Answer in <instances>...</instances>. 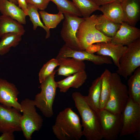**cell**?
Segmentation results:
<instances>
[{
    "instance_id": "26",
    "label": "cell",
    "mask_w": 140,
    "mask_h": 140,
    "mask_svg": "<svg viewBox=\"0 0 140 140\" xmlns=\"http://www.w3.org/2000/svg\"><path fill=\"white\" fill-rule=\"evenodd\" d=\"M111 73L106 68L100 76L101 78L100 110L104 109L109 98L110 90V78Z\"/></svg>"
},
{
    "instance_id": "30",
    "label": "cell",
    "mask_w": 140,
    "mask_h": 140,
    "mask_svg": "<svg viewBox=\"0 0 140 140\" xmlns=\"http://www.w3.org/2000/svg\"><path fill=\"white\" fill-rule=\"evenodd\" d=\"M28 12L27 16L30 17V20L33 25V29L36 30L38 26L43 29L46 32L45 38L47 39L50 36V29L46 27L41 21L38 11V9L36 7L27 4Z\"/></svg>"
},
{
    "instance_id": "15",
    "label": "cell",
    "mask_w": 140,
    "mask_h": 140,
    "mask_svg": "<svg viewBox=\"0 0 140 140\" xmlns=\"http://www.w3.org/2000/svg\"><path fill=\"white\" fill-rule=\"evenodd\" d=\"M59 67L57 70L59 75L68 76L74 74L85 71L86 64L83 61L73 58L56 57Z\"/></svg>"
},
{
    "instance_id": "19",
    "label": "cell",
    "mask_w": 140,
    "mask_h": 140,
    "mask_svg": "<svg viewBox=\"0 0 140 140\" xmlns=\"http://www.w3.org/2000/svg\"><path fill=\"white\" fill-rule=\"evenodd\" d=\"M0 12L22 24H26V16L19 6L8 0H0Z\"/></svg>"
},
{
    "instance_id": "4",
    "label": "cell",
    "mask_w": 140,
    "mask_h": 140,
    "mask_svg": "<svg viewBox=\"0 0 140 140\" xmlns=\"http://www.w3.org/2000/svg\"><path fill=\"white\" fill-rule=\"evenodd\" d=\"M109 98L103 109L115 113H121L129 99L128 87L116 72L111 73Z\"/></svg>"
},
{
    "instance_id": "14",
    "label": "cell",
    "mask_w": 140,
    "mask_h": 140,
    "mask_svg": "<svg viewBox=\"0 0 140 140\" xmlns=\"http://www.w3.org/2000/svg\"><path fill=\"white\" fill-rule=\"evenodd\" d=\"M140 30L134 26L123 22L111 41L114 43L127 46L140 38Z\"/></svg>"
},
{
    "instance_id": "6",
    "label": "cell",
    "mask_w": 140,
    "mask_h": 140,
    "mask_svg": "<svg viewBox=\"0 0 140 140\" xmlns=\"http://www.w3.org/2000/svg\"><path fill=\"white\" fill-rule=\"evenodd\" d=\"M122 125L120 136L132 135L140 138V105L129 98L121 113Z\"/></svg>"
},
{
    "instance_id": "36",
    "label": "cell",
    "mask_w": 140,
    "mask_h": 140,
    "mask_svg": "<svg viewBox=\"0 0 140 140\" xmlns=\"http://www.w3.org/2000/svg\"><path fill=\"white\" fill-rule=\"evenodd\" d=\"M99 6L111 2H116L121 3L122 0H93Z\"/></svg>"
},
{
    "instance_id": "25",
    "label": "cell",
    "mask_w": 140,
    "mask_h": 140,
    "mask_svg": "<svg viewBox=\"0 0 140 140\" xmlns=\"http://www.w3.org/2000/svg\"><path fill=\"white\" fill-rule=\"evenodd\" d=\"M22 35L15 33L4 34L1 38L0 41V55L5 54L10 51L11 47H15L22 40Z\"/></svg>"
},
{
    "instance_id": "11",
    "label": "cell",
    "mask_w": 140,
    "mask_h": 140,
    "mask_svg": "<svg viewBox=\"0 0 140 140\" xmlns=\"http://www.w3.org/2000/svg\"><path fill=\"white\" fill-rule=\"evenodd\" d=\"M16 108L0 104V132H13L22 131V115Z\"/></svg>"
},
{
    "instance_id": "7",
    "label": "cell",
    "mask_w": 140,
    "mask_h": 140,
    "mask_svg": "<svg viewBox=\"0 0 140 140\" xmlns=\"http://www.w3.org/2000/svg\"><path fill=\"white\" fill-rule=\"evenodd\" d=\"M120 58L116 72L125 79L140 67V38L127 46Z\"/></svg>"
},
{
    "instance_id": "1",
    "label": "cell",
    "mask_w": 140,
    "mask_h": 140,
    "mask_svg": "<svg viewBox=\"0 0 140 140\" xmlns=\"http://www.w3.org/2000/svg\"><path fill=\"white\" fill-rule=\"evenodd\" d=\"M72 96L81 118L83 136L87 140L102 139L98 115L88 103L86 96L76 92L73 93Z\"/></svg>"
},
{
    "instance_id": "12",
    "label": "cell",
    "mask_w": 140,
    "mask_h": 140,
    "mask_svg": "<svg viewBox=\"0 0 140 140\" xmlns=\"http://www.w3.org/2000/svg\"><path fill=\"white\" fill-rule=\"evenodd\" d=\"M97 19V15H93L85 18L80 23L76 37L82 50H86L93 44L94 32Z\"/></svg>"
},
{
    "instance_id": "3",
    "label": "cell",
    "mask_w": 140,
    "mask_h": 140,
    "mask_svg": "<svg viewBox=\"0 0 140 140\" xmlns=\"http://www.w3.org/2000/svg\"><path fill=\"white\" fill-rule=\"evenodd\" d=\"M57 70L40 83L41 89L33 100L36 107L39 109L46 117L50 118L54 115L53 106L58 88L57 82L55 80V76Z\"/></svg>"
},
{
    "instance_id": "9",
    "label": "cell",
    "mask_w": 140,
    "mask_h": 140,
    "mask_svg": "<svg viewBox=\"0 0 140 140\" xmlns=\"http://www.w3.org/2000/svg\"><path fill=\"white\" fill-rule=\"evenodd\" d=\"M64 20L61 30V36L65 44L70 48L82 50L77 37V31L80 23L85 18L68 13L63 14Z\"/></svg>"
},
{
    "instance_id": "5",
    "label": "cell",
    "mask_w": 140,
    "mask_h": 140,
    "mask_svg": "<svg viewBox=\"0 0 140 140\" xmlns=\"http://www.w3.org/2000/svg\"><path fill=\"white\" fill-rule=\"evenodd\" d=\"M20 104L23 113L20 119L21 130L25 138L30 140L33 133L41 129L43 120L36 111L33 100L26 99Z\"/></svg>"
},
{
    "instance_id": "10",
    "label": "cell",
    "mask_w": 140,
    "mask_h": 140,
    "mask_svg": "<svg viewBox=\"0 0 140 140\" xmlns=\"http://www.w3.org/2000/svg\"><path fill=\"white\" fill-rule=\"evenodd\" d=\"M57 57L73 58L82 61L87 60L97 65L113 64L111 58L109 57L98 54L96 55L86 50L73 49L65 44L60 50Z\"/></svg>"
},
{
    "instance_id": "20",
    "label": "cell",
    "mask_w": 140,
    "mask_h": 140,
    "mask_svg": "<svg viewBox=\"0 0 140 140\" xmlns=\"http://www.w3.org/2000/svg\"><path fill=\"white\" fill-rule=\"evenodd\" d=\"M99 10L109 20L118 23L124 22V15L121 3L114 2L100 6Z\"/></svg>"
},
{
    "instance_id": "23",
    "label": "cell",
    "mask_w": 140,
    "mask_h": 140,
    "mask_svg": "<svg viewBox=\"0 0 140 140\" xmlns=\"http://www.w3.org/2000/svg\"><path fill=\"white\" fill-rule=\"evenodd\" d=\"M129 77L127 82L129 97L140 105V67Z\"/></svg>"
},
{
    "instance_id": "13",
    "label": "cell",
    "mask_w": 140,
    "mask_h": 140,
    "mask_svg": "<svg viewBox=\"0 0 140 140\" xmlns=\"http://www.w3.org/2000/svg\"><path fill=\"white\" fill-rule=\"evenodd\" d=\"M19 93L14 84L0 78V104L14 108L22 112L20 104L18 101Z\"/></svg>"
},
{
    "instance_id": "8",
    "label": "cell",
    "mask_w": 140,
    "mask_h": 140,
    "mask_svg": "<svg viewBox=\"0 0 140 140\" xmlns=\"http://www.w3.org/2000/svg\"><path fill=\"white\" fill-rule=\"evenodd\" d=\"M97 114L103 138L106 140L116 139L122 127L121 113H113L103 109L100 110Z\"/></svg>"
},
{
    "instance_id": "22",
    "label": "cell",
    "mask_w": 140,
    "mask_h": 140,
    "mask_svg": "<svg viewBox=\"0 0 140 140\" xmlns=\"http://www.w3.org/2000/svg\"><path fill=\"white\" fill-rule=\"evenodd\" d=\"M101 85L100 76L93 80L89 88L88 95L86 96L88 103L97 114L100 110Z\"/></svg>"
},
{
    "instance_id": "34",
    "label": "cell",
    "mask_w": 140,
    "mask_h": 140,
    "mask_svg": "<svg viewBox=\"0 0 140 140\" xmlns=\"http://www.w3.org/2000/svg\"><path fill=\"white\" fill-rule=\"evenodd\" d=\"M19 7L21 9L26 16H27L28 9L27 4L26 0H17Z\"/></svg>"
},
{
    "instance_id": "16",
    "label": "cell",
    "mask_w": 140,
    "mask_h": 140,
    "mask_svg": "<svg viewBox=\"0 0 140 140\" xmlns=\"http://www.w3.org/2000/svg\"><path fill=\"white\" fill-rule=\"evenodd\" d=\"M96 44L99 47L97 54L110 57L115 65L118 67L119 60L127 50V46L115 44L111 41L99 43Z\"/></svg>"
},
{
    "instance_id": "18",
    "label": "cell",
    "mask_w": 140,
    "mask_h": 140,
    "mask_svg": "<svg viewBox=\"0 0 140 140\" xmlns=\"http://www.w3.org/2000/svg\"><path fill=\"white\" fill-rule=\"evenodd\" d=\"M87 77L85 71L76 73L57 82L58 88L63 93L67 92L71 88H78L85 82Z\"/></svg>"
},
{
    "instance_id": "21",
    "label": "cell",
    "mask_w": 140,
    "mask_h": 140,
    "mask_svg": "<svg viewBox=\"0 0 140 140\" xmlns=\"http://www.w3.org/2000/svg\"><path fill=\"white\" fill-rule=\"evenodd\" d=\"M25 31L22 24L11 18L0 16V38L5 34L15 33L23 35Z\"/></svg>"
},
{
    "instance_id": "28",
    "label": "cell",
    "mask_w": 140,
    "mask_h": 140,
    "mask_svg": "<svg viewBox=\"0 0 140 140\" xmlns=\"http://www.w3.org/2000/svg\"><path fill=\"white\" fill-rule=\"evenodd\" d=\"M39 13L44 25L50 30L56 28L65 18L64 14L60 12L57 14H52L41 10Z\"/></svg>"
},
{
    "instance_id": "17",
    "label": "cell",
    "mask_w": 140,
    "mask_h": 140,
    "mask_svg": "<svg viewBox=\"0 0 140 140\" xmlns=\"http://www.w3.org/2000/svg\"><path fill=\"white\" fill-rule=\"evenodd\" d=\"M140 0H122L121 3L124 22L133 26L138 21L140 15Z\"/></svg>"
},
{
    "instance_id": "31",
    "label": "cell",
    "mask_w": 140,
    "mask_h": 140,
    "mask_svg": "<svg viewBox=\"0 0 140 140\" xmlns=\"http://www.w3.org/2000/svg\"><path fill=\"white\" fill-rule=\"evenodd\" d=\"M59 64L56 58H52L44 65L38 74V79L40 83L52 74L55 69L59 66Z\"/></svg>"
},
{
    "instance_id": "2",
    "label": "cell",
    "mask_w": 140,
    "mask_h": 140,
    "mask_svg": "<svg viewBox=\"0 0 140 140\" xmlns=\"http://www.w3.org/2000/svg\"><path fill=\"white\" fill-rule=\"evenodd\" d=\"M52 129L59 140H79L83 136L79 117L70 108L59 113Z\"/></svg>"
},
{
    "instance_id": "29",
    "label": "cell",
    "mask_w": 140,
    "mask_h": 140,
    "mask_svg": "<svg viewBox=\"0 0 140 140\" xmlns=\"http://www.w3.org/2000/svg\"><path fill=\"white\" fill-rule=\"evenodd\" d=\"M56 5L59 12L63 14L68 13L82 16L77 7L73 1L68 0H50Z\"/></svg>"
},
{
    "instance_id": "27",
    "label": "cell",
    "mask_w": 140,
    "mask_h": 140,
    "mask_svg": "<svg viewBox=\"0 0 140 140\" xmlns=\"http://www.w3.org/2000/svg\"><path fill=\"white\" fill-rule=\"evenodd\" d=\"M83 18L89 17L93 12L99 10L100 6L93 0H72Z\"/></svg>"
},
{
    "instance_id": "33",
    "label": "cell",
    "mask_w": 140,
    "mask_h": 140,
    "mask_svg": "<svg viewBox=\"0 0 140 140\" xmlns=\"http://www.w3.org/2000/svg\"><path fill=\"white\" fill-rule=\"evenodd\" d=\"M27 4H30L41 10H44L50 1V0H26Z\"/></svg>"
},
{
    "instance_id": "35",
    "label": "cell",
    "mask_w": 140,
    "mask_h": 140,
    "mask_svg": "<svg viewBox=\"0 0 140 140\" xmlns=\"http://www.w3.org/2000/svg\"><path fill=\"white\" fill-rule=\"evenodd\" d=\"M15 138L13 132H4L0 136V140H13Z\"/></svg>"
},
{
    "instance_id": "24",
    "label": "cell",
    "mask_w": 140,
    "mask_h": 140,
    "mask_svg": "<svg viewBox=\"0 0 140 140\" xmlns=\"http://www.w3.org/2000/svg\"><path fill=\"white\" fill-rule=\"evenodd\" d=\"M121 24L109 20L103 15H97L96 28L106 36L112 38L119 29Z\"/></svg>"
},
{
    "instance_id": "37",
    "label": "cell",
    "mask_w": 140,
    "mask_h": 140,
    "mask_svg": "<svg viewBox=\"0 0 140 140\" xmlns=\"http://www.w3.org/2000/svg\"><path fill=\"white\" fill-rule=\"evenodd\" d=\"M10 2L17 5L18 4L17 0H8Z\"/></svg>"
},
{
    "instance_id": "32",
    "label": "cell",
    "mask_w": 140,
    "mask_h": 140,
    "mask_svg": "<svg viewBox=\"0 0 140 140\" xmlns=\"http://www.w3.org/2000/svg\"><path fill=\"white\" fill-rule=\"evenodd\" d=\"M111 38L107 37L97 29L95 27L94 32L93 43L111 41Z\"/></svg>"
}]
</instances>
